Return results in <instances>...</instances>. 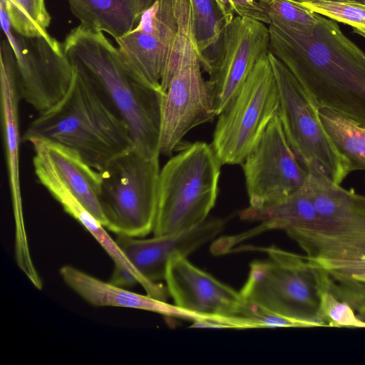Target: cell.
<instances>
[{"mask_svg":"<svg viewBox=\"0 0 365 365\" xmlns=\"http://www.w3.org/2000/svg\"><path fill=\"white\" fill-rule=\"evenodd\" d=\"M223 12L231 17H234V10L229 0H216Z\"/></svg>","mask_w":365,"mask_h":365,"instance_id":"33","label":"cell"},{"mask_svg":"<svg viewBox=\"0 0 365 365\" xmlns=\"http://www.w3.org/2000/svg\"><path fill=\"white\" fill-rule=\"evenodd\" d=\"M357 6H359V7L362 8V9H365V5H363V4H356Z\"/></svg>","mask_w":365,"mask_h":365,"instance_id":"36","label":"cell"},{"mask_svg":"<svg viewBox=\"0 0 365 365\" xmlns=\"http://www.w3.org/2000/svg\"><path fill=\"white\" fill-rule=\"evenodd\" d=\"M104 227L118 235L143 237L153 231L158 207L159 157L133 148L98 171Z\"/></svg>","mask_w":365,"mask_h":365,"instance_id":"6","label":"cell"},{"mask_svg":"<svg viewBox=\"0 0 365 365\" xmlns=\"http://www.w3.org/2000/svg\"><path fill=\"white\" fill-rule=\"evenodd\" d=\"M61 43L73 68L125 123L134 148L145 157H159L163 93L140 82L101 31L79 24Z\"/></svg>","mask_w":365,"mask_h":365,"instance_id":"2","label":"cell"},{"mask_svg":"<svg viewBox=\"0 0 365 365\" xmlns=\"http://www.w3.org/2000/svg\"><path fill=\"white\" fill-rule=\"evenodd\" d=\"M115 42L127 68L143 84L162 92L163 76L172 75L182 46L174 0H155L135 27Z\"/></svg>","mask_w":365,"mask_h":365,"instance_id":"10","label":"cell"},{"mask_svg":"<svg viewBox=\"0 0 365 365\" xmlns=\"http://www.w3.org/2000/svg\"><path fill=\"white\" fill-rule=\"evenodd\" d=\"M6 28V35L14 54L15 76L21 100L38 113L58 103L68 91L73 68L66 58L62 43L52 36L27 38L13 34Z\"/></svg>","mask_w":365,"mask_h":365,"instance_id":"12","label":"cell"},{"mask_svg":"<svg viewBox=\"0 0 365 365\" xmlns=\"http://www.w3.org/2000/svg\"><path fill=\"white\" fill-rule=\"evenodd\" d=\"M300 4L335 21L350 25L353 28L365 29V9L356 4L312 1Z\"/></svg>","mask_w":365,"mask_h":365,"instance_id":"29","label":"cell"},{"mask_svg":"<svg viewBox=\"0 0 365 365\" xmlns=\"http://www.w3.org/2000/svg\"><path fill=\"white\" fill-rule=\"evenodd\" d=\"M182 46L161 103L160 153L170 155L192 129L216 116L207 84L202 76L193 33L190 0H174Z\"/></svg>","mask_w":365,"mask_h":365,"instance_id":"7","label":"cell"},{"mask_svg":"<svg viewBox=\"0 0 365 365\" xmlns=\"http://www.w3.org/2000/svg\"><path fill=\"white\" fill-rule=\"evenodd\" d=\"M164 280L176 306L207 318L224 315L242 297L178 254L169 259Z\"/></svg>","mask_w":365,"mask_h":365,"instance_id":"16","label":"cell"},{"mask_svg":"<svg viewBox=\"0 0 365 365\" xmlns=\"http://www.w3.org/2000/svg\"><path fill=\"white\" fill-rule=\"evenodd\" d=\"M353 31L365 38V29L353 28Z\"/></svg>","mask_w":365,"mask_h":365,"instance_id":"35","label":"cell"},{"mask_svg":"<svg viewBox=\"0 0 365 365\" xmlns=\"http://www.w3.org/2000/svg\"><path fill=\"white\" fill-rule=\"evenodd\" d=\"M319 14L291 0H271L270 25L304 36H312L318 23Z\"/></svg>","mask_w":365,"mask_h":365,"instance_id":"28","label":"cell"},{"mask_svg":"<svg viewBox=\"0 0 365 365\" xmlns=\"http://www.w3.org/2000/svg\"><path fill=\"white\" fill-rule=\"evenodd\" d=\"M307 184L318 215L311 230L287 235L304 251L327 246L365 245V195L336 184L318 169L308 170Z\"/></svg>","mask_w":365,"mask_h":365,"instance_id":"11","label":"cell"},{"mask_svg":"<svg viewBox=\"0 0 365 365\" xmlns=\"http://www.w3.org/2000/svg\"><path fill=\"white\" fill-rule=\"evenodd\" d=\"M234 12L239 16L270 24L271 0H229Z\"/></svg>","mask_w":365,"mask_h":365,"instance_id":"31","label":"cell"},{"mask_svg":"<svg viewBox=\"0 0 365 365\" xmlns=\"http://www.w3.org/2000/svg\"><path fill=\"white\" fill-rule=\"evenodd\" d=\"M225 225V219L212 218L182 232L148 239L118 235L115 242L139 274L151 282H158L165 279L172 257L177 254L188 256L214 239Z\"/></svg>","mask_w":365,"mask_h":365,"instance_id":"15","label":"cell"},{"mask_svg":"<svg viewBox=\"0 0 365 365\" xmlns=\"http://www.w3.org/2000/svg\"><path fill=\"white\" fill-rule=\"evenodd\" d=\"M318 267L319 319L324 327L365 328V282Z\"/></svg>","mask_w":365,"mask_h":365,"instance_id":"21","label":"cell"},{"mask_svg":"<svg viewBox=\"0 0 365 365\" xmlns=\"http://www.w3.org/2000/svg\"><path fill=\"white\" fill-rule=\"evenodd\" d=\"M279 88L267 52L218 115L211 145L222 165H242L279 114Z\"/></svg>","mask_w":365,"mask_h":365,"instance_id":"9","label":"cell"},{"mask_svg":"<svg viewBox=\"0 0 365 365\" xmlns=\"http://www.w3.org/2000/svg\"><path fill=\"white\" fill-rule=\"evenodd\" d=\"M243 220L261 222L259 230H311L318 215L306 183L285 199L259 208L248 207L241 211Z\"/></svg>","mask_w":365,"mask_h":365,"instance_id":"23","label":"cell"},{"mask_svg":"<svg viewBox=\"0 0 365 365\" xmlns=\"http://www.w3.org/2000/svg\"><path fill=\"white\" fill-rule=\"evenodd\" d=\"M71 86L53 107L27 127L24 142L43 140L76 152L100 171L115 157L134 148L125 123L74 68Z\"/></svg>","mask_w":365,"mask_h":365,"instance_id":"3","label":"cell"},{"mask_svg":"<svg viewBox=\"0 0 365 365\" xmlns=\"http://www.w3.org/2000/svg\"><path fill=\"white\" fill-rule=\"evenodd\" d=\"M192 327L238 329L270 327L309 328L307 324L303 322L277 315L242 297L224 315L195 322Z\"/></svg>","mask_w":365,"mask_h":365,"instance_id":"25","label":"cell"},{"mask_svg":"<svg viewBox=\"0 0 365 365\" xmlns=\"http://www.w3.org/2000/svg\"><path fill=\"white\" fill-rule=\"evenodd\" d=\"M279 91V116L287 140L299 162L308 170L318 169L341 185L352 172L319 116V106L294 75L268 51Z\"/></svg>","mask_w":365,"mask_h":365,"instance_id":"8","label":"cell"},{"mask_svg":"<svg viewBox=\"0 0 365 365\" xmlns=\"http://www.w3.org/2000/svg\"><path fill=\"white\" fill-rule=\"evenodd\" d=\"M256 249L268 258L250 264L241 296L309 328L324 327L319 319L318 265L306 255L274 245Z\"/></svg>","mask_w":365,"mask_h":365,"instance_id":"5","label":"cell"},{"mask_svg":"<svg viewBox=\"0 0 365 365\" xmlns=\"http://www.w3.org/2000/svg\"><path fill=\"white\" fill-rule=\"evenodd\" d=\"M312 261L334 274L365 282V259Z\"/></svg>","mask_w":365,"mask_h":365,"instance_id":"32","label":"cell"},{"mask_svg":"<svg viewBox=\"0 0 365 365\" xmlns=\"http://www.w3.org/2000/svg\"><path fill=\"white\" fill-rule=\"evenodd\" d=\"M14 31L27 38L46 37L51 17L44 0H1Z\"/></svg>","mask_w":365,"mask_h":365,"instance_id":"27","label":"cell"},{"mask_svg":"<svg viewBox=\"0 0 365 365\" xmlns=\"http://www.w3.org/2000/svg\"><path fill=\"white\" fill-rule=\"evenodd\" d=\"M39 182L57 200L63 210L78 221L98 241L114 262V272H127L133 275L146 292V294L166 301L168 291L159 282L145 279L130 264L115 240L107 233L105 227L59 181L48 174L35 170Z\"/></svg>","mask_w":365,"mask_h":365,"instance_id":"20","label":"cell"},{"mask_svg":"<svg viewBox=\"0 0 365 365\" xmlns=\"http://www.w3.org/2000/svg\"><path fill=\"white\" fill-rule=\"evenodd\" d=\"M269 48V32L264 23L237 16L226 26L217 64L207 81L216 116L228 106Z\"/></svg>","mask_w":365,"mask_h":365,"instance_id":"14","label":"cell"},{"mask_svg":"<svg viewBox=\"0 0 365 365\" xmlns=\"http://www.w3.org/2000/svg\"><path fill=\"white\" fill-rule=\"evenodd\" d=\"M305 253L312 260L365 259V245L317 247Z\"/></svg>","mask_w":365,"mask_h":365,"instance_id":"30","label":"cell"},{"mask_svg":"<svg viewBox=\"0 0 365 365\" xmlns=\"http://www.w3.org/2000/svg\"><path fill=\"white\" fill-rule=\"evenodd\" d=\"M222 163L205 142L190 144L160 170L155 236L193 228L207 220L218 194Z\"/></svg>","mask_w":365,"mask_h":365,"instance_id":"4","label":"cell"},{"mask_svg":"<svg viewBox=\"0 0 365 365\" xmlns=\"http://www.w3.org/2000/svg\"><path fill=\"white\" fill-rule=\"evenodd\" d=\"M195 42L203 69L210 75L218 60L223 32L234 17L216 0H190Z\"/></svg>","mask_w":365,"mask_h":365,"instance_id":"24","label":"cell"},{"mask_svg":"<svg viewBox=\"0 0 365 365\" xmlns=\"http://www.w3.org/2000/svg\"><path fill=\"white\" fill-rule=\"evenodd\" d=\"M63 282L81 298L96 307H118L142 309L160 314L167 317L178 318L193 322L206 319L205 317L182 309L148 294H140L103 282L71 265H64L59 269Z\"/></svg>","mask_w":365,"mask_h":365,"instance_id":"18","label":"cell"},{"mask_svg":"<svg viewBox=\"0 0 365 365\" xmlns=\"http://www.w3.org/2000/svg\"><path fill=\"white\" fill-rule=\"evenodd\" d=\"M0 62V108L3 141L14 213L19 228L23 225L19 123V102L21 99L16 81L14 54L8 40L1 42Z\"/></svg>","mask_w":365,"mask_h":365,"instance_id":"19","label":"cell"},{"mask_svg":"<svg viewBox=\"0 0 365 365\" xmlns=\"http://www.w3.org/2000/svg\"><path fill=\"white\" fill-rule=\"evenodd\" d=\"M269 48L319 108L365 127V53L332 19L319 14L312 36L270 25Z\"/></svg>","mask_w":365,"mask_h":365,"instance_id":"1","label":"cell"},{"mask_svg":"<svg viewBox=\"0 0 365 365\" xmlns=\"http://www.w3.org/2000/svg\"><path fill=\"white\" fill-rule=\"evenodd\" d=\"M290 147L279 114L242 163L250 207L279 202L301 188L308 178Z\"/></svg>","mask_w":365,"mask_h":365,"instance_id":"13","label":"cell"},{"mask_svg":"<svg viewBox=\"0 0 365 365\" xmlns=\"http://www.w3.org/2000/svg\"><path fill=\"white\" fill-rule=\"evenodd\" d=\"M83 26L122 37L138 24L155 0H67Z\"/></svg>","mask_w":365,"mask_h":365,"instance_id":"22","label":"cell"},{"mask_svg":"<svg viewBox=\"0 0 365 365\" xmlns=\"http://www.w3.org/2000/svg\"><path fill=\"white\" fill-rule=\"evenodd\" d=\"M30 143L34 151V170L44 172L59 181L104 226L98 201L99 172L67 147L43 140Z\"/></svg>","mask_w":365,"mask_h":365,"instance_id":"17","label":"cell"},{"mask_svg":"<svg viewBox=\"0 0 365 365\" xmlns=\"http://www.w3.org/2000/svg\"><path fill=\"white\" fill-rule=\"evenodd\" d=\"M291 1L298 3V4H302L304 2L312 1H327L358 4L365 5V0H291Z\"/></svg>","mask_w":365,"mask_h":365,"instance_id":"34","label":"cell"},{"mask_svg":"<svg viewBox=\"0 0 365 365\" xmlns=\"http://www.w3.org/2000/svg\"><path fill=\"white\" fill-rule=\"evenodd\" d=\"M322 122L351 171L365 170V127L327 108L319 109Z\"/></svg>","mask_w":365,"mask_h":365,"instance_id":"26","label":"cell"}]
</instances>
